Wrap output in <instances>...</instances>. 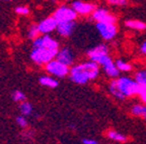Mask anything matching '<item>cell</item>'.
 <instances>
[{
    "label": "cell",
    "instance_id": "obj_23",
    "mask_svg": "<svg viewBox=\"0 0 146 144\" xmlns=\"http://www.w3.org/2000/svg\"><path fill=\"white\" fill-rule=\"evenodd\" d=\"M40 33H41V32H40L39 28H38V25H32V26L30 27V29H29L27 35H29V38L35 41L36 37L40 36Z\"/></svg>",
    "mask_w": 146,
    "mask_h": 144
},
{
    "label": "cell",
    "instance_id": "obj_9",
    "mask_svg": "<svg viewBox=\"0 0 146 144\" xmlns=\"http://www.w3.org/2000/svg\"><path fill=\"white\" fill-rule=\"evenodd\" d=\"M34 48L36 47H45L50 50H59V43L55 38L51 37L49 34H44L43 36H39L33 43Z\"/></svg>",
    "mask_w": 146,
    "mask_h": 144
},
{
    "label": "cell",
    "instance_id": "obj_12",
    "mask_svg": "<svg viewBox=\"0 0 146 144\" xmlns=\"http://www.w3.org/2000/svg\"><path fill=\"white\" fill-rule=\"evenodd\" d=\"M72 8L76 11L77 14H81V15H87L90 14L94 11L96 6L91 3L82 2L80 0H76L74 2H72Z\"/></svg>",
    "mask_w": 146,
    "mask_h": 144
},
{
    "label": "cell",
    "instance_id": "obj_13",
    "mask_svg": "<svg viewBox=\"0 0 146 144\" xmlns=\"http://www.w3.org/2000/svg\"><path fill=\"white\" fill-rule=\"evenodd\" d=\"M56 59L61 62V63H65V65H67L68 67H70V65H72L73 63H74V59H75V58H74V54H73L72 50H71L69 47H64V48L59 50Z\"/></svg>",
    "mask_w": 146,
    "mask_h": 144
},
{
    "label": "cell",
    "instance_id": "obj_26",
    "mask_svg": "<svg viewBox=\"0 0 146 144\" xmlns=\"http://www.w3.org/2000/svg\"><path fill=\"white\" fill-rule=\"evenodd\" d=\"M108 2L111 5H125L127 3V0H108Z\"/></svg>",
    "mask_w": 146,
    "mask_h": 144
},
{
    "label": "cell",
    "instance_id": "obj_10",
    "mask_svg": "<svg viewBox=\"0 0 146 144\" xmlns=\"http://www.w3.org/2000/svg\"><path fill=\"white\" fill-rule=\"evenodd\" d=\"M92 18L96 22H112L116 23V17L109 10L105 8H96L92 12Z\"/></svg>",
    "mask_w": 146,
    "mask_h": 144
},
{
    "label": "cell",
    "instance_id": "obj_18",
    "mask_svg": "<svg viewBox=\"0 0 146 144\" xmlns=\"http://www.w3.org/2000/svg\"><path fill=\"white\" fill-rule=\"evenodd\" d=\"M125 25L131 29L138 30V31H142V30L146 29V23L143 21L136 20V19H131V20H127L125 22Z\"/></svg>",
    "mask_w": 146,
    "mask_h": 144
},
{
    "label": "cell",
    "instance_id": "obj_24",
    "mask_svg": "<svg viewBox=\"0 0 146 144\" xmlns=\"http://www.w3.org/2000/svg\"><path fill=\"white\" fill-rule=\"evenodd\" d=\"M15 121H16V124H17L19 127H21V128H25V127L27 126V118H25V116H23V115L17 116Z\"/></svg>",
    "mask_w": 146,
    "mask_h": 144
},
{
    "label": "cell",
    "instance_id": "obj_7",
    "mask_svg": "<svg viewBox=\"0 0 146 144\" xmlns=\"http://www.w3.org/2000/svg\"><path fill=\"white\" fill-rule=\"evenodd\" d=\"M54 18L57 20L58 23L67 22V21H74L77 17V13L72 7L61 6L58 8L54 13Z\"/></svg>",
    "mask_w": 146,
    "mask_h": 144
},
{
    "label": "cell",
    "instance_id": "obj_1",
    "mask_svg": "<svg viewBox=\"0 0 146 144\" xmlns=\"http://www.w3.org/2000/svg\"><path fill=\"white\" fill-rule=\"evenodd\" d=\"M140 89L141 86L134 79L126 76H119L116 79H113L109 84V91L111 95L119 100H124L139 95Z\"/></svg>",
    "mask_w": 146,
    "mask_h": 144
},
{
    "label": "cell",
    "instance_id": "obj_22",
    "mask_svg": "<svg viewBox=\"0 0 146 144\" xmlns=\"http://www.w3.org/2000/svg\"><path fill=\"white\" fill-rule=\"evenodd\" d=\"M11 98L14 102H19V103H21V102L25 101V94L19 90H15L12 92Z\"/></svg>",
    "mask_w": 146,
    "mask_h": 144
},
{
    "label": "cell",
    "instance_id": "obj_28",
    "mask_svg": "<svg viewBox=\"0 0 146 144\" xmlns=\"http://www.w3.org/2000/svg\"><path fill=\"white\" fill-rule=\"evenodd\" d=\"M140 52H141L143 54H146V41H144V43L141 45V46H140Z\"/></svg>",
    "mask_w": 146,
    "mask_h": 144
},
{
    "label": "cell",
    "instance_id": "obj_19",
    "mask_svg": "<svg viewBox=\"0 0 146 144\" xmlns=\"http://www.w3.org/2000/svg\"><path fill=\"white\" fill-rule=\"evenodd\" d=\"M116 65L118 70L120 71V73H129L133 70V65H131L129 62H126L124 60H117L116 61Z\"/></svg>",
    "mask_w": 146,
    "mask_h": 144
},
{
    "label": "cell",
    "instance_id": "obj_15",
    "mask_svg": "<svg viewBox=\"0 0 146 144\" xmlns=\"http://www.w3.org/2000/svg\"><path fill=\"white\" fill-rule=\"evenodd\" d=\"M132 115L136 117H140L146 121V105L144 103H136L134 104L130 109Z\"/></svg>",
    "mask_w": 146,
    "mask_h": 144
},
{
    "label": "cell",
    "instance_id": "obj_20",
    "mask_svg": "<svg viewBox=\"0 0 146 144\" xmlns=\"http://www.w3.org/2000/svg\"><path fill=\"white\" fill-rule=\"evenodd\" d=\"M134 80L139 84L140 86H146V70H138L134 74Z\"/></svg>",
    "mask_w": 146,
    "mask_h": 144
},
{
    "label": "cell",
    "instance_id": "obj_30",
    "mask_svg": "<svg viewBox=\"0 0 146 144\" xmlns=\"http://www.w3.org/2000/svg\"><path fill=\"white\" fill-rule=\"evenodd\" d=\"M140 98H141L142 103H144L146 105V95H142V96H140Z\"/></svg>",
    "mask_w": 146,
    "mask_h": 144
},
{
    "label": "cell",
    "instance_id": "obj_6",
    "mask_svg": "<svg viewBox=\"0 0 146 144\" xmlns=\"http://www.w3.org/2000/svg\"><path fill=\"white\" fill-rule=\"evenodd\" d=\"M107 56H110V52L108 45H105V43H100V45L94 46L87 52L88 60L98 63V65Z\"/></svg>",
    "mask_w": 146,
    "mask_h": 144
},
{
    "label": "cell",
    "instance_id": "obj_4",
    "mask_svg": "<svg viewBox=\"0 0 146 144\" xmlns=\"http://www.w3.org/2000/svg\"><path fill=\"white\" fill-rule=\"evenodd\" d=\"M45 70L48 74L52 75L53 77H56V78H64V77L68 76L70 73V68L68 65L61 63L57 59L46 63Z\"/></svg>",
    "mask_w": 146,
    "mask_h": 144
},
{
    "label": "cell",
    "instance_id": "obj_31",
    "mask_svg": "<svg viewBox=\"0 0 146 144\" xmlns=\"http://www.w3.org/2000/svg\"><path fill=\"white\" fill-rule=\"evenodd\" d=\"M2 1H11V0H2Z\"/></svg>",
    "mask_w": 146,
    "mask_h": 144
},
{
    "label": "cell",
    "instance_id": "obj_11",
    "mask_svg": "<svg viewBox=\"0 0 146 144\" xmlns=\"http://www.w3.org/2000/svg\"><path fill=\"white\" fill-rule=\"evenodd\" d=\"M58 22L57 20L54 18V16L52 17H48L42 20L41 22L38 24V28H39L40 32L43 34H49L50 32L54 31L57 28Z\"/></svg>",
    "mask_w": 146,
    "mask_h": 144
},
{
    "label": "cell",
    "instance_id": "obj_5",
    "mask_svg": "<svg viewBox=\"0 0 146 144\" xmlns=\"http://www.w3.org/2000/svg\"><path fill=\"white\" fill-rule=\"evenodd\" d=\"M96 30L103 39L109 41H113L118 33V27L116 23L112 22H96Z\"/></svg>",
    "mask_w": 146,
    "mask_h": 144
},
{
    "label": "cell",
    "instance_id": "obj_8",
    "mask_svg": "<svg viewBox=\"0 0 146 144\" xmlns=\"http://www.w3.org/2000/svg\"><path fill=\"white\" fill-rule=\"evenodd\" d=\"M100 67L104 70L105 74L111 79H116L120 76V71L118 70L116 65V62L113 61V59L110 56H107L103 61L100 63Z\"/></svg>",
    "mask_w": 146,
    "mask_h": 144
},
{
    "label": "cell",
    "instance_id": "obj_21",
    "mask_svg": "<svg viewBox=\"0 0 146 144\" xmlns=\"http://www.w3.org/2000/svg\"><path fill=\"white\" fill-rule=\"evenodd\" d=\"M19 111H21V115H23V116H30V115L33 114L34 109H33L32 104L29 103V102L23 101L19 105Z\"/></svg>",
    "mask_w": 146,
    "mask_h": 144
},
{
    "label": "cell",
    "instance_id": "obj_16",
    "mask_svg": "<svg viewBox=\"0 0 146 144\" xmlns=\"http://www.w3.org/2000/svg\"><path fill=\"white\" fill-rule=\"evenodd\" d=\"M107 137L109 138L110 140H113L115 142H119V143H124L128 140V137L123 134L121 132H118L116 130H109L107 132Z\"/></svg>",
    "mask_w": 146,
    "mask_h": 144
},
{
    "label": "cell",
    "instance_id": "obj_27",
    "mask_svg": "<svg viewBox=\"0 0 146 144\" xmlns=\"http://www.w3.org/2000/svg\"><path fill=\"white\" fill-rule=\"evenodd\" d=\"M82 144H98V142L94 139H91V138H84V139L81 140Z\"/></svg>",
    "mask_w": 146,
    "mask_h": 144
},
{
    "label": "cell",
    "instance_id": "obj_25",
    "mask_svg": "<svg viewBox=\"0 0 146 144\" xmlns=\"http://www.w3.org/2000/svg\"><path fill=\"white\" fill-rule=\"evenodd\" d=\"M15 12L17 14H21V15H27L30 13V10L25 6H18L15 8Z\"/></svg>",
    "mask_w": 146,
    "mask_h": 144
},
{
    "label": "cell",
    "instance_id": "obj_3",
    "mask_svg": "<svg viewBox=\"0 0 146 144\" xmlns=\"http://www.w3.org/2000/svg\"><path fill=\"white\" fill-rule=\"evenodd\" d=\"M59 50H50L45 47H36L31 52V60L36 65H46L55 60Z\"/></svg>",
    "mask_w": 146,
    "mask_h": 144
},
{
    "label": "cell",
    "instance_id": "obj_17",
    "mask_svg": "<svg viewBox=\"0 0 146 144\" xmlns=\"http://www.w3.org/2000/svg\"><path fill=\"white\" fill-rule=\"evenodd\" d=\"M39 82L44 87H48V88H56L59 85V82L57 80L50 76H43L39 79Z\"/></svg>",
    "mask_w": 146,
    "mask_h": 144
},
{
    "label": "cell",
    "instance_id": "obj_29",
    "mask_svg": "<svg viewBox=\"0 0 146 144\" xmlns=\"http://www.w3.org/2000/svg\"><path fill=\"white\" fill-rule=\"evenodd\" d=\"M142 95H146V86H141L139 96H142Z\"/></svg>",
    "mask_w": 146,
    "mask_h": 144
},
{
    "label": "cell",
    "instance_id": "obj_2",
    "mask_svg": "<svg viewBox=\"0 0 146 144\" xmlns=\"http://www.w3.org/2000/svg\"><path fill=\"white\" fill-rule=\"evenodd\" d=\"M100 73V67L94 62L88 61L74 65L70 69L69 77L73 83L78 85H84L88 82L94 81L98 77Z\"/></svg>",
    "mask_w": 146,
    "mask_h": 144
},
{
    "label": "cell",
    "instance_id": "obj_14",
    "mask_svg": "<svg viewBox=\"0 0 146 144\" xmlns=\"http://www.w3.org/2000/svg\"><path fill=\"white\" fill-rule=\"evenodd\" d=\"M75 22L74 21H67V22H60L57 25V32L61 36L64 37H67V36H70L73 33L74 29H75Z\"/></svg>",
    "mask_w": 146,
    "mask_h": 144
}]
</instances>
